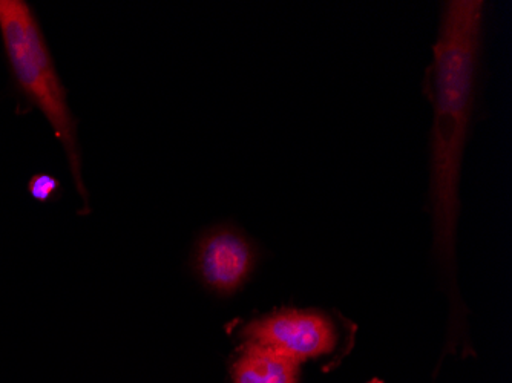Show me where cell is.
<instances>
[{"label":"cell","instance_id":"1","mask_svg":"<svg viewBox=\"0 0 512 383\" xmlns=\"http://www.w3.org/2000/svg\"><path fill=\"white\" fill-rule=\"evenodd\" d=\"M485 2L442 5L425 91L433 108L430 131V204L437 252L451 267L460 206V180L479 80Z\"/></svg>","mask_w":512,"mask_h":383},{"label":"cell","instance_id":"2","mask_svg":"<svg viewBox=\"0 0 512 383\" xmlns=\"http://www.w3.org/2000/svg\"><path fill=\"white\" fill-rule=\"evenodd\" d=\"M0 33L17 82L53 126L65 149L77 190L86 200L76 120L69 111L65 89L28 4L22 0H0Z\"/></svg>","mask_w":512,"mask_h":383},{"label":"cell","instance_id":"3","mask_svg":"<svg viewBox=\"0 0 512 383\" xmlns=\"http://www.w3.org/2000/svg\"><path fill=\"white\" fill-rule=\"evenodd\" d=\"M246 342L269 348L301 364L335 348L338 331L319 311L281 310L256 319L243 331Z\"/></svg>","mask_w":512,"mask_h":383},{"label":"cell","instance_id":"4","mask_svg":"<svg viewBox=\"0 0 512 383\" xmlns=\"http://www.w3.org/2000/svg\"><path fill=\"white\" fill-rule=\"evenodd\" d=\"M197 264L209 287L220 293H234L252 270L253 250L243 236L221 230L201 243Z\"/></svg>","mask_w":512,"mask_h":383},{"label":"cell","instance_id":"5","mask_svg":"<svg viewBox=\"0 0 512 383\" xmlns=\"http://www.w3.org/2000/svg\"><path fill=\"white\" fill-rule=\"evenodd\" d=\"M299 364L290 357L246 342L234 364V383H296Z\"/></svg>","mask_w":512,"mask_h":383},{"label":"cell","instance_id":"6","mask_svg":"<svg viewBox=\"0 0 512 383\" xmlns=\"http://www.w3.org/2000/svg\"><path fill=\"white\" fill-rule=\"evenodd\" d=\"M28 189H30L31 195H33L36 200L46 201L50 200L54 192L59 189V183H57L56 178L51 177V175H34V177L31 178L30 184H28Z\"/></svg>","mask_w":512,"mask_h":383},{"label":"cell","instance_id":"7","mask_svg":"<svg viewBox=\"0 0 512 383\" xmlns=\"http://www.w3.org/2000/svg\"><path fill=\"white\" fill-rule=\"evenodd\" d=\"M370 383H384V382H381V380H371Z\"/></svg>","mask_w":512,"mask_h":383}]
</instances>
